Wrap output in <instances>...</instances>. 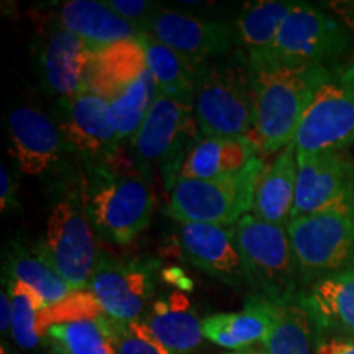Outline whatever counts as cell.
Segmentation results:
<instances>
[{"mask_svg":"<svg viewBox=\"0 0 354 354\" xmlns=\"http://www.w3.org/2000/svg\"><path fill=\"white\" fill-rule=\"evenodd\" d=\"M254 100L253 141L261 154H277L295 133L333 68H292L276 63L248 66Z\"/></svg>","mask_w":354,"mask_h":354,"instance_id":"1","label":"cell"},{"mask_svg":"<svg viewBox=\"0 0 354 354\" xmlns=\"http://www.w3.org/2000/svg\"><path fill=\"white\" fill-rule=\"evenodd\" d=\"M87 218L94 232L115 245H128L151 221L156 197L138 171H118L99 165L81 189Z\"/></svg>","mask_w":354,"mask_h":354,"instance_id":"2","label":"cell"},{"mask_svg":"<svg viewBox=\"0 0 354 354\" xmlns=\"http://www.w3.org/2000/svg\"><path fill=\"white\" fill-rule=\"evenodd\" d=\"M243 279L256 297L274 304L299 302L302 284L287 227L248 214L233 227Z\"/></svg>","mask_w":354,"mask_h":354,"instance_id":"3","label":"cell"},{"mask_svg":"<svg viewBox=\"0 0 354 354\" xmlns=\"http://www.w3.org/2000/svg\"><path fill=\"white\" fill-rule=\"evenodd\" d=\"M261 156L245 169L215 179H179L171 189L167 214L180 223L230 227L251 212L254 184L264 169Z\"/></svg>","mask_w":354,"mask_h":354,"instance_id":"4","label":"cell"},{"mask_svg":"<svg viewBox=\"0 0 354 354\" xmlns=\"http://www.w3.org/2000/svg\"><path fill=\"white\" fill-rule=\"evenodd\" d=\"M194 117L203 136L253 140L254 100L250 68L203 64L194 95Z\"/></svg>","mask_w":354,"mask_h":354,"instance_id":"5","label":"cell"},{"mask_svg":"<svg viewBox=\"0 0 354 354\" xmlns=\"http://www.w3.org/2000/svg\"><path fill=\"white\" fill-rule=\"evenodd\" d=\"M35 254L46 261L73 290L87 289L100 254L81 190H74L53 207Z\"/></svg>","mask_w":354,"mask_h":354,"instance_id":"6","label":"cell"},{"mask_svg":"<svg viewBox=\"0 0 354 354\" xmlns=\"http://www.w3.org/2000/svg\"><path fill=\"white\" fill-rule=\"evenodd\" d=\"M351 43V35L342 21L322 8L295 2L279 30L271 56L264 63L292 68H335L333 63L348 55Z\"/></svg>","mask_w":354,"mask_h":354,"instance_id":"7","label":"cell"},{"mask_svg":"<svg viewBox=\"0 0 354 354\" xmlns=\"http://www.w3.org/2000/svg\"><path fill=\"white\" fill-rule=\"evenodd\" d=\"M287 233L305 286L354 266L353 214L323 212L299 216L289 221Z\"/></svg>","mask_w":354,"mask_h":354,"instance_id":"8","label":"cell"},{"mask_svg":"<svg viewBox=\"0 0 354 354\" xmlns=\"http://www.w3.org/2000/svg\"><path fill=\"white\" fill-rule=\"evenodd\" d=\"M294 145L300 154L354 145V59L331 69L300 122Z\"/></svg>","mask_w":354,"mask_h":354,"instance_id":"9","label":"cell"},{"mask_svg":"<svg viewBox=\"0 0 354 354\" xmlns=\"http://www.w3.org/2000/svg\"><path fill=\"white\" fill-rule=\"evenodd\" d=\"M194 102L158 94L143 125L133 136V151L141 166H161L167 189L174 187L185 154L194 143Z\"/></svg>","mask_w":354,"mask_h":354,"instance_id":"10","label":"cell"},{"mask_svg":"<svg viewBox=\"0 0 354 354\" xmlns=\"http://www.w3.org/2000/svg\"><path fill=\"white\" fill-rule=\"evenodd\" d=\"M297 165L290 220L323 212L354 215V161L344 149L297 153Z\"/></svg>","mask_w":354,"mask_h":354,"instance_id":"11","label":"cell"},{"mask_svg":"<svg viewBox=\"0 0 354 354\" xmlns=\"http://www.w3.org/2000/svg\"><path fill=\"white\" fill-rule=\"evenodd\" d=\"M87 289L94 294L105 315L131 323L138 320L153 295L154 263L100 254Z\"/></svg>","mask_w":354,"mask_h":354,"instance_id":"12","label":"cell"},{"mask_svg":"<svg viewBox=\"0 0 354 354\" xmlns=\"http://www.w3.org/2000/svg\"><path fill=\"white\" fill-rule=\"evenodd\" d=\"M145 33L197 66L230 53L234 35L225 21L201 20L162 7H158L148 20Z\"/></svg>","mask_w":354,"mask_h":354,"instance_id":"13","label":"cell"},{"mask_svg":"<svg viewBox=\"0 0 354 354\" xmlns=\"http://www.w3.org/2000/svg\"><path fill=\"white\" fill-rule=\"evenodd\" d=\"M179 246L184 258L225 284H245L233 228L210 223H183Z\"/></svg>","mask_w":354,"mask_h":354,"instance_id":"14","label":"cell"},{"mask_svg":"<svg viewBox=\"0 0 354 354\" xmlns=\"http://www.w3.org/2000/svg\"><path fill=\"white\" fill-rule=\"evenodd\" d=\"M299 302L312 318L317 338H354V266L318 279Z\"/></svg>","mask_w":354,"mask_h":354,"instance_id":"15","label":"cell"},{"mask_svg":"<svg viewBox=\"0 0 354 354\" xmlns=\"http://www.w3.org/2000/svg\"><path fill=\"white\" fill-rule=\"evenodd\" d=\"M66 107L68 115L61 131L74 151L86 158H100L117 148V127L107 99L86 91L66 99Z\"/></svg>","mask_w":354,"mask_h":354,"instance_id":"16","label":"cell"},{"mask_svg":"<svg viewBox=\"0 0 354 354\" xmlns=\"http://www.w3.org/2000/svg\"><path fill=\"white\" fill-rule=\"evenodd\" d=\"M12 154L25 174L48 171L59 159L63 131L50 117L33 107H17L8 117Z\"/></svg>","mask_w":354,"mask_h":354,"instance_id":"17","label":"cell"},{"mask_svg":"<svg viewBox=\"0 0 354 354\" xmlns=\"http://www.w3.org/2000/svg\"><path fill=\"white\" fill-rule=\"evenodd\" d=\"M92 53V48L82 38L63 26L51 32L39 56L46 87L66 99L86 92Z\"/></svg>","mask_w":354,"mask_h":354,"instance_id":"18","label":"cell"},{"mask_svg":"<svg viewBox=\"0 0 354 354\" xmlns=\"http://www.w3.org/2000/svg\"><path fill=\"white\" fill-rule=\"evenodd\" d=\"M297 171V148L290 143L276 154L271 165L264 166L256 179L250 214L268 223L287 227L295 202Z\"/></svg>","mask_w":354,"mask_h":354,"instance_id":"19","label":"cell"},{"mask_svg":"<svg viewBox=\"0 0 354 354\" xmlns=\"http://www.w3.org/2000/svg\"><path fill=\"white\" fill-rule=\"evenodd\" d=\"M59 26L77 35L94 50L123 39L138 38L143 28L117 15L107 2L97 0H69L61 6L57 15Z\"/></svg>","mask_w":354,"mask_h":354,"instance_id":"20","label":"cell"},{"mask_svg":"<svg viewBox=\"0 0 354 354\" xmlns=\"http://www.w3.org/2000/svg\"><path fill=\"white\" fill-rule=\"evenodd\" d=\"M259 156V148L246 136H203L190 146L180 166L179 179H215L234 174Z\"/></svg>","mask_w":354,"mask_h":354,"instance_id":"21","label":"cell"},{"mask_svg":"<svg viewBox=\"0 0 354 354\" xmlns=\"http://www.w3.org/2000/svg\"><path fill=\"white\" fill-rule=\"evenodd\" d=\"M145 71H148V59L141 37L109 44L92 53L87 91L109 99Z\"/></svg>","mask_w":354,"mask_h":354,"instance_id":"22","label":"cell"},{"mask_svg":"<svg viewBox=\"0 0 354 354\" xmlns=\"http://www.w3.org/2000/svg\"><path fill=\"white\" fill-rule=\"evenodd\" d=\"M295 2L259 0L243 7L236 20V35L248 51V66L264 63L276 44L279 30Z\"/></svg>","mask_w":354,"mask_h":354,"instance_id":"23","label":"cell"},{"mask_svg":"<svg viewBox=\"0 0 354 354\" xmlns=\"http://www.w3.org/2000/svg\"><path fill=\"white\" fill-rule=\"evenodd\" d=\"M143 323L171 354H189L202 343V322L189 312V300L179 292L167 302L154 304L153 313Z\"/></svg>","mask_w":354,"mask_h":354,"instance_id":"24","label":"cell"},{"mask_svg":"<svg viewBox=\"0 0 354 354\" xmlns=\"http://www.w3.org/2000/svg\"><path fill=\"white\" fill-rule=\"evenodd\" d=\"M259 300L269 318V331L263 342L266 354H312L317 330L300 302L274 304Z\"/></svg>","mask_w":354,"mask_h":354,"instance_id":"25","label":"cell"},{"mask_svg":"<svg viewBox=\"0 0 354 354\" xmlns=\"http://www.w3.org/2000/svg\"><path fill=\"white\" fill-rule=\"evenodd\" d=\"M203 338L216 346L243 351L263 343L269 331V318L258 297H250L243 312L216 313L202 320Z\"/></svg>","mask_w":354,"mask_h":354,"instance_id":"26","label":"cell"},{"mask_svg":"<svg viewBox=\"0 0 354 354\" xmlns=\"http://www.w3.org/2000/svg\"><path fill=\"white\" fill-rule=\"evenodd\" d=\"M143 39L148 71L158 86V94H166L194 102L198 76L203 66L190 63L166 44L156 41L149 35H141Z\"/></svg>","mask_w":354,"mask_h":354,"instance_id":"27","label":"cell"},{"mask_svg":"<svg viewBox=\"0 0 354 354\" xmlns=\"http://www.w3.org/2000/svg\"><path fill=\"white\" fill-rule=\"evenodd\" d=\"M156 97L158 86L149 71H145L136 81L109 97L107 102L112 110L115 127H117L118 145L133 138L138 133Z\"/></svg>","mask_w":354,"mask_h":354,"instance_id":"28","label":"cell"},{"mask_svg":"<svg viewBox=\"0 0 354 354\" xmlns=\"http://www.w3.org/2000/svg\"><path fill=\"white\" fill-rule=\"evenodd\" d=\"M48 336L66 354H117L113 320L107 315L53 325L48 330Z\"/></svg>","mask_w":354,"mask_h":354,"instance_id":"29","label":"cell"},{"mask_svg":"<svg viewBox=\"0 0 354 354\" xmlns=\"http://www.w3.org/2000/svg\"><path fill=\"white\" fill-rule=\"evenodd\" d=\"M10 274L13 281L24 282L41 295L46 307H51L73 294V287L38 254L26 253L24 248H17L10 256Z\"/></svg>","mask_w":354,"mask_h":354,"instance_id":"30","label":"cell"},{"mask_svg":"<svg viewBox=\"0 0 354 354\" xmlns=\"http://www.w3.org/2000/svg\"><path fill=\"white\" fill-rule=\"evenodd\" d=\"M10 297L13 305V339L25 349L37 348L41 342V336L38 333V313L46 308L41 295L24 282L13 281Z\"/></svg>","mask_w":354,"mask_h":354,"instance_id":"31","label":"cell"},{"mask_svg":"<svg viewBox=\"0 0 354 354\" xmlns=\"http://www.w3.org/2000/svg\"><path fill=\"white\" fill-rule=\"evenodd\" d=\"M102 315H105L104 310L91 290H74L61 302L43 308L38 313V333L43 338L44 335H48V330L53 325L92 320V318H99Z\"/></svg>","mask_w":354,"mask_h":354,"instance_id":"32","label":"cell"},{"mask_svg":"<svg viewBox=\"0 0 354 354\" xmlns=\"http://www.w3.org/2000/svg\"><path fill=\"white\" fill-rule=\"evenodd\" d=\"M113 342L117 354H171L165 346H156L138 338L128 323L117 320H113Z\"/></svg>","mask_w":354,"mask_h":354,"instance_id":"33","label":"cell"},{"mask_svg":"<svg viewBox=\"0 0 354 354\" xmlns=\"http://www.w3.org/2000/svg\"><path fill=\"white\" fill-rule=\"evenodd\" d=\"M107 6L122 19L141 26L143 32L148 20L158 8L154 3L146 2V0H109Z\"/></svg>","mask_w":354,"mask_h":354,"instance_id":"34","label":"cell"},{"mask_svg":"<svg viewBox=\"0 0 354 354\" xmlns=\"http://www.w3.org/2000/svg\"><path fill=\"white\" fill-rule=\"evenodd\" d=\"M317 354H354V338L349 336L317 338Z\"/></svg>","mask_w":354,"mask_h":354,"instance_id":"35","label":"cell"},{"mask_svg":"<svg viewBox=\"0 0 354 354\" xmlns=\"http://www.w3.org/2000/svg\"><path fill=\"white\" fill-rule=\"evenodd\" d=\"M0 183H2V185H0V207H2V212L19 207L15 185H13L12 176L8 174L6 166L0 167Z\"/></svg>","mask_w":354,"mask_h":354,"instance_id":"36","label":"cell"},{"mask_svg":"<svg viewBox=\"0 0 354 354\" xmlns=\"http://www.w3.org/2000/svg\"><path fill=\"white\" fill-rule=\"evenodd\" d=\"M0 305H2V320H0V328H2L3 333H6L8 328H12V322H13V305H12L10 294L2 292Z\"/></svg>","mask_w":354,"mask_h":354,"instance_id":"37","label":"cell"},{"mask_svg":"<svg viewBox=\"0 0 354 354\" xmlns=\"http://www.w3.org/2000/svg\"><path fill=\"white\" fill-rule=\"evenodd\" d=\"M223 354H266L264 349H243V351H230V353H223Z\"/></svg>","mask_w":354,"mask_h":354,"instance_id":"38","label":"cell"},{"mask_svg":"<svg viewBox=\"0 0 354 354\" xmlns=\"http://www.w3.org/2000/svg\"><path fill=\"white\" fill-rule=\"evenodd\" d=\"M51 354H66L64 351H61V349L59 348H57V351H55V353H51Z\"/></svg>","mask_w":354,"mask_h":354,"instance_id":"39","label":"cell"}]
</instances>
